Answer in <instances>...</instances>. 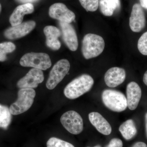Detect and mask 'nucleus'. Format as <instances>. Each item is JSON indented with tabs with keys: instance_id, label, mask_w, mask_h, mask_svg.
<instances>
[{
	"instance_id": "1",
	"label": "nucleus",
	"mask_w": 147,
	"mask_h": 147,
	"mask_svg": "<svg viewBox=\"0 0 147 147\" xmlns=\"http://www.w3.org/2000/svg\"><path fill=\"white\" fill-rule=\"evenodd\" d=\"M94 84V81L92 76L88 74H83L67 85L64 90V94L69 99H76L89 91Z\"/></svg>"
},
{
	"instance_id": "2",
	"label": "nucleus",
	"mask_w": 147,
	"mask_h": 147,
	"mask_svg": "<svg viewBox=\"0 0 147 147\" xmlns=\"http://www.w3.org/2000/svg\"><path fill=\"white\" fill-rule=\"evenodd\" d=\"M105 45L102 37L93 34H88L84 36L82 41V54L86 59L96 57L103 52Z\"/></svg>"
},
{
	"instance_id": "3",
	"label": "nucleus",
	"mask_w": 147,
	"mask_h": 147,
	"mask_svg": "<svg viewBox=\"0 0 147 147\" xmlns=\"http://www.w3.org/2000/svg\"><path fill=\"white\" fill-rule=\"evenodd\" d=\"M35 96L36 92L33 89H20L17 100L9 107L11 115H17L28 111L32 105Z\"/></svg>"
},
{
	"instance_id": "4",
	"label": "nucleus",
	"mask_w": 147,
	"mask_h": 147,
	"mask_svg": "<svg viewBox=\"0 0 147 147\" xmlns=\"http://www.w3.org/2000/svg\"><path fill=\"white\" fill-rule=\"evenodd\" d=\"M102 99L105 106L114 112H123L127 106L125 96L115 90L107 89L103 91Z\"/></svg>"
},
{
	"instance_id": "5",
	"label": "nucleus",
	"mask_w": 147,
	"mask_h": 147,
	"mask_svg": "<svg viewBox=\"0 0 147 147\" xmlns=\"http://www.w3.org/2000/svg\"><path fill=\"white\" fill-rule=\"evenodd\" d=\"M20 64L25 67L45 70L51 67L52 62L50 56L46 53L32 52L24 55L20 59Z\"/></svg>"
},
{
	"instance_id": "6",
	"label": "nucleus",
	"mask_w": 147,
	"mask_h": 147,
	"mask_svg": "<svg viewBox=\"0 0 147 147\" xmlns=\"http://www.w3.org/2000/svg\"><path fill=\"white\" fill-rule=\"evenodd\" d=\"M70 67V63L67 60L62 59L58 61L50 71L46 84L47 88H55L68 74Z\"/></svg>"
},
{
	"instance_id": "7",
	"label": "nucleus",
	"mask_w": 147,
	"mask_h": 147,
	"mask_svg": "<svg viewBox=\"0 0 147 147\" xmlns=\"http://www.w3.org/2000/svg\"><path fill=\"white\" fill-rule=\"evenodd\" d=\"M60 121L64 127L71 134L76 135L83 131V119L76 111L70 110L64 113L61 117Z\"/></svg>"
},
{
	"instance_id": "8",
	"label": "nucleus",
	"mask_w": 147,
	"mask_h": 147,
	"mask_svg": "<svg viewBox=\"0 0 147 147\" xmlns=\"http://www.w3.org/2000/svg\"><path fill=\"white\" fill-rule=\"evenodd\" d=\"M49 14L50 17L60 22L70 24L74 21L76 16L73 11L69 10L63 3L53 4L50 7Z\"/></svg>"
},
{
	"instance_id": "9",
	"label": "nucleus",
	"mask_w": 147,
	"mask_h": 147,
	"mask_svg": "<svg viewBox=\"0 0 147 147\" xmlns=\"http://www.w3.org/2000/svg\"><path fill=\"white\" fill-rule=\"evenodd\" d=\"M44 79V74L42 70L33 68L18 81L17 86L20 89H33L37 88L38 84L42 83Z\"/></svg>"
},
{
	"instance_id": "10",
	"label": "nucleus",
	"mask_w": 147,
	"mask_h": 147,
	"mask_svg": "<svg viewBox=\"0 0 147 147\" xmlns=\"http://www.w3.org/2000/svg\"><path fill=\"white\" fill-rule=\"evenodd\" d=\"M36 26V23L34 21L23 22L6 29L4 32V35L6 38L9 40L21 38L30 33L35 28Z\"/></svg>"
},
{
	"instance_id": "11",
	"label": "nucleus",
	"mask_w": 147,
	"mask_h": 147,
	"mask_svg": "<svg viewBox=\"0 0 147 147\" xmlns=\"http://www.w3.org/2000/svg\"><path fill=\"white\" fill-rule=\"evenodd\" d=\"M146 24V17L142 7L139 4H135L132 7L129 18L130 29L134 32H139L145 28Z\"/></svg>"
},
{
	"instance_id": "12",
	"label": "nucleus",
	"mask_w": 147,
	"mask_h": 147,
	"mask_svg": "<svg viewBox=\"0 0 147 147\" xmlns=\"http://www.w3.org/2000/svg\"><path fill=\"white\" fill-rule=\"evenodd\" d=\"M63 38L69 49L75 51L78 47V38L74 28L70 24L65 22H59Z\"/></svg>"
},
{
	"instance_id": "13",
	"label": "nucleus",
	"mask_w": 147,
	"mask_h": 147,
	"mask_svg": "<svg viewBox=\"0 0 147 147\" xmlns=\"http://www.w3.org/2000/svg\"><path fill=\"white\" fill-rule=\"evenodd\" d=\"M126 77L125 70L123 68L113 67L106 71L104 76L105 84L110 88H115L122 84Z\"/></svg>"
},
{
	"instance_id": "14",
	"label": "nucleus",
	"mask_w": 147,
	"mask_h": 147,
	"mask_svg": "<svg viewBox=\"0 0 147 147\" xmlns=\"http://www.w3.org/2000/svg\"><path fill=\"white\" fill-rule=\"evenodd\" d=\"M142 90L136 82H132L127 84L126 88L127 106L130 110L137 108L142 97Z\"/></svg>"
},
{
	"instance_id": "15",
	"label": "nucleus",
	"mask_w": 147,
	"mask_h": 147,
	"mask_svg": "<svg viewBox=\"0 0 147 147\" xmlns=\"http://www.w3.org/2000/svg\"><path fill=\"white\" fill-rule=\"evenodd\" d=\"M34 10V6L31 3L18 5L14 9L9 17V23L12 26L19 25L23 22L25 15L32 13Z\"/></svg>"
},
{
	"instance_id": "16",
	"label": "nucleus",
	"mask_w": 147,
	"mask_h": 147,
	"mask_svg": "<svg viewBox=\"0 0 147 147\" xmlns=\"http://www.w3.org/2000/svg\"><path fill=\"white\" fill-rule=\"evenodd\" d=\"M89 119L92 124L100 133L105 135H110L112 127L102 115L97 112H92L89 114Z\"/></svg>"
},
{
	"instance_id": "17",
	"label": "nucleus",
	"mask_w": 147,
	"mask_h": 147,
	"mask_svg": "<svg viewBox=\"0 0 147 147\" xmlns=\"http://www.w3.org/2000/svg\"><path fill=\"white\" fill-rule=\"evenodd\" d=\"M46 37V44L50 49L57 50L60 48L61 43L59 37L60 36L61 32L57 27L49 26L45 27L43 30Z\"/></svg>"
},
{
	"instance_id": "18",
	"label": "nucleus",
	"mask_w": 147,
	"mask_h": 147,
	"mask_svg": "<svg viewBox=\"0 0 147 147\" xmlns=\"http://www.w3.org/2000/svg\"><path fill=\"white\" fill-rule=\"evenodd\" d=\"M119 131L125 139L130 140L135 137L137 133V129L134 121L128 119L122 124L119 127Z\"/></svg>"
},
{
	"instance_id": "19",
	"label": "nucleus",
	"mask_w": 147,
	"mask_h": 147,
	"mask_svg": "<svg viewBox=\"0 0 147 147\" xmlns=\"http://www.w3.org/2000/svg\"><path fill=\"white\" fill-rule=\"evenodd\" d=\"M11 114L9 108L0 104V127L6 129L11 122Z\"/></svg>"
},
{
	"instance_id": "20",
	"label": "nucleus",
	"mask_w": 147,
	"mask_h": 147,
	"mask_svg": "<svg viewBox=\"0 0 147 147\" xmlns=\"http://www.w3.org/2000/svg\"><path fill=\"white\" fill-rule=\"evenodd\" d=\"M16 48V45L12 42L0 43V61L4 62L6 60L7 54L12 53Z\"/></svg>"
},
{
	"instance_id": "21",
	"label": "nucleus",
	"mask_w": 147,
	"mask_h": 147,
	"mask_svg": "<svg viewBox=\"0 0 147 147\" xmlns=\"http://www.w3.org/2000/svg\"><path fill=\"white\" fill-rule=\"evenodd\" d=\"M99 4L100 11L103 15L108 16L113 15L115 9L109 0H100Z\"/></svg>"
},
{
	"instance_id": "22",
	"label": "nucleus",
	"mask_w": 147,
	"mask_h": 147,
	"mask_svg": "<svg viewBox=\"0 0 147 147\" xmlns=\"http://www.w3.org/2000/svg\"><path fill=\"white\" fill-rule=\"evenodd\" d=\"M47 147H75L73 145L56 137H52L47 142Z\"/></svg>"
},
{
	"instance_id": "23",
	"label": "nucleus",
	"mask_w": 147,
	"mask_h": 147,
	"mask_svg": "<svg viewBox=\"0 0 147 147\" xmlns=\"http://www.w3.org/2000/svg\"><path fill=\"white\" fill-rule=\"evenodd\" d=\"M82 6L87 11H94L99 5V0H79Z\"/></svg>"
},
{
	"instance_id": "24",
	"label": "nucleus",
	"mask_w": 147,
	"mask_h": 147,
	"mask_svg": "<svg viewBox=\"0 0 147 147\" xmlns=\"http://www.w3.org/2000/svg\"><path fill=\"white\" fill-rule=\"evenodd\" d=\"M137 47L141 54L147 56V32L140 37L138 40Z\"/></svg>"
},
{
	"instance_id": "25",
	"label": "nucleus",
	"mask_w": 147,
	"mask_h": 147,
	"mask_svg": "<svg viewBox=\"0 0 147 147\" xmlns=\"http://www.w3.org/2000/svg\"><path fill=\"white\" fill-rule=\"evenodd\" d=\"M123 144L121 139L113 138L110 140L109 144L106 147H123Z\"/></svg>"
},
{
	"instance_id": "26",
	"label": "nucleus",
	"mask_w": 147,
	"mask_h": 147,
	"mask_svg": "<svg viewBox=\"0 0 147 147\" xmlns=\"http://www.w3.org/2000/svg\"><path fill=\"white\" fill-rule=\"evenodd\" d=\"M116 9H119L120 7V0H109Z\"/></svg>"
},
{
	"instance_id": "27",
	"label": "nucleus",
	"mask_w": 147,
	"mask_h": 147,
	"mask_svg": "<svg viewBox=\"0 0 147 147\" xmlns=\"http://www.w3.org/2000/svg\"><path fill=\"white\" fill-rule=\"evenodd\" d=\"M131 147H147V146L144 142H138L134 144Z\"/></svg>"
},
{
	"instance_id": "28",
	"label": "nucleus",
	"mask_w": 147,
	"mask_h": 147,
	"mask_svg": "<svg viewBox=\"0 0 147 147\" xmlns=\"http://www.w3.org/2000/svg\"><path fill=\"white\" fill-rule=\"evenodd\" d=\"M140 2L141 6L147 9V0H140Z\"/></svg>"
},
{
	"instance_id": "29",
	"label": "nucleus",
	"mask_w": 147,
	"mask_h": 147,
	"mask_svg": "<svg viewBox=\"0 0 147 147\" xmlns=\"http://www.w3.org/2000/svg\"><path fill=\"white\" fill-rule=\"evenodd\" d=\"M143 82L145 84V85L147 86V71L145 72L143 77Z\"/></svg>"
},
{
	"instance_id": "30",
	"label": "nucleus",
	"mask_w": 147,
	"mask_h": 147,
	"mask_svg": "<svg viewBox=\"0 0 147 147\" xmlns=\"http://www.w3.org/2000/svg\"><path fill=\"white\" fill-rule=\"evenodd\" d=\"M145 125H146V134L147 138V112L145 115Z\"/></svg>"
},
{
	"instance_id": "31",
	"label": "nucleus",
	"mask_w": 147,
	"mask_h": 147,
	"mask_svg": "<svg viewBox=\"0 0 147 147\" xmlns=\"http://www.w3.org/2000/svg\"><path fill=\"white\" fill-rule=\"evenodd\" d=\"M2 11V6L1 5V3H0V13Z\"/></svg>"
},
{
	"instance_id": "32",
	"label": "nucleus",
	"mask_w": 147,
	"mask_h": 147,
	"mask_svg": "<svg viewBox=\"0 0 147 147\" xmlns=\"http://www.w3.org/2000/svg\"><path fill=\"white\" fill-rule=\"evenodd\" d=\"M92 147H101V146H100V145H97V146H95Z\"/></svg>"
},
{
	"instance_id": "33",
	"label": "nucleus",
	"mask_w": 147,
	"mask_h": 147,
	"mask_svg": "<svg viewBox=\"0 0 147 147\" xmlns=\"http://www.w3.org/2000/svg\"><path fill=\"white\" fill-rule=\"evenodd\" d=\"M32 1H34V0H32Z\"/></svg>"
}]
</instances>
